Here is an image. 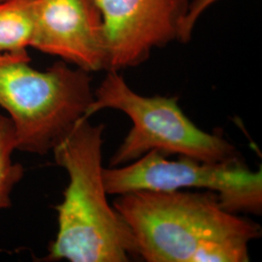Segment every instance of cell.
<instances>
[{"mask_svg": "<svg viewBox=\"0 0 262 262\" xmlns=\"http://www.w3.org/2000/svg\"><path fill=\"white\" fill-rule=\"evenodd\" d=\"M114 208L148 262H247L260 226L226 211L214 192L132 191Z\"/></svg>", "mask_w": 262, "mask_h": 262, "instance_id": "obj_1", "label": "cell"}, {"mask_svg": "<svg viewBox=\"0 0 262 262\" xmlns=\"http://www.w3.org/2000/svg\"><path fill=\"white\" fill-rule=\"evenodd\" d=\"M103 19L107 70L143 63L154 49L178 40L188 0H94Z\"/></svg>", "mask_w": 262, "mask_h": 262, "instance_id": "obj_6", "label": "cell"}, {"mask_svg": "<svg viewBox=\"0 0 262 262\" xmlns=\"http://www.w3.org/2000/svg\"><path fill=\"white\" fill-rule=\"evenodd\" d=\"M103 124L82 118L52 151L69 183L56 207L58 229L49 259L71 262H125L139 256L125 221L109 203L103 181Z\"/></svg>", "mask_w": 262, "mask_h": 262, "instance_id": "obj_2", "label": "cell"}, {"mask_svg": "<svg viewBox=\"0 0 262 262\" xmlns=\"http://www.w3.org/2000/svg\"><path fill=\"white\" fill-rule=\"evenodd\" d=\"M16 150L13 123L0 114V211L11 204V193L25 174L23 165L12 159Z\"/></svg>", "mask_w": 262, "mask_h": 262, "instance_id": "obj_9", "label": "cell"}, {"mask_svg": "<svg viewBox=\"0 0 262 262\" xmlns=\"http://www.w3.org/2000/svg\"><path fill=\"white\" fill-rule=\"evenodd\" d=\"M33 0H0V55L27 51L34 34Z\"/></svg>", "mask_w": 262, "mask_h": 262, "instance_id": "obj_8", "label": "cell"}, {"mask_svg": "<svg viewBox=\"0 0 262 262\" xmlns=\"http://www.w3.org/2000/svg\"><path fill=\"white\" fill-rule=\"evenodd\" d=\"M217 1L220 0H193L191 3L188 4L187 13L180 25L178 35L180 42L189 41L197 19H199L204 11L208 9V7L215 4Z\"/></svg>", "mask_w": 262, "mask_h": 262, "instance_id": "obj_10", "label": "cell"}, {"mask_svg": "<svg viewBox=\"0 0 262 262\" xmlns=\"http://www.w3.org/2000/svg\"><path fill=\"white\" fill-rule=\"evenodd\" d=\"M31 47L89 73L107 70L103 19L94 0H33Z\"/></svg>", "mask_w": 262, "mask_h": 262, "instance_id": "obj_7", "label": "cell"}, {"mask_svg": "<svg viewBox=\"0 0 262 262\" xmlns=\"http://www.w3.org/2000/svg\"><path fill=\"white\" fill-rule=\"evenodd\" d=\"M103 181L110 195L201 188L214 192L228 212L261 214V170H250L240 159L204 162L180 157L169 160L163 154L151 150L129 164L104 168Z\"/></svg>", "mask_w": 262, "mask_h": 262, "instance_id": "obj_5", "label": "cell"}, {"mask_svg": "<svg viewBox=\"0 0 262 262\" xmlns=\"http://www.w3.org/2000/svg\"><path fill=\"white\" fill-rule=\"evenodd\" d=\"M29 61L27 51L0 55V107L13 123L16 150L45 155L85 118L94 101L92 78L64 61L45 71Z\"/></svg>", "mask_w": 262, "mask_h": 262, "instance_id": "obj_3", "label": "cell"}, {"mask_svg": "<svg viewBox=\"0 0 262 262\" xmlns=\"http://www.w3.org/2000/svg\"><path fill=\"white\" fill-rule=\"evenodd\" d=\"M108 73L94 93L85 118L104 109L127 115L132 127L110 159L119 167L151 150L204 162L239 159L234 146L217 133L201 130L182 111L177 97L144 96L135 93L117 70Z\"/></svg>", "mask_w": 262, "mask_h": 262, "instance_id": "obj_4", "label": "cell"}]
</instances>
